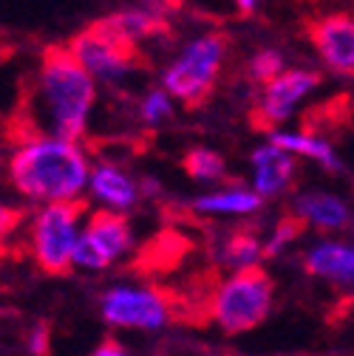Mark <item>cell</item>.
I'll return each instance as SVG.
<instances>
[{
	"label": "cell",
	"mask_w": 354,
	"mask_h": 356,
	"mask_svg": "<svg viewBox=\"0 0 354 356\" xmlns=\"http://www.w3.org/2000/svg\"><path fill=\"white\" fill-rule=\"evenodd\" d=\"M91 159L79 139L31 130L23 136L6 161L9 184L29 204L85 201V184Z\"/></svg>",
	"instance_id": "6da1fadb"
},
{
	"label": "cell",
	"mask_w": 354,
	"mask_h": 356,
	"mask_svg": "<svg viewBox=\"0 0 354 356\" xmlns=\"http://www.w3.org/2000/svg\"><path fill=\"white\" fill-rule=\"evenodd\" d=\"M97 97V79L79 65L68 46L46 49L31 88L34 130L82 142L91 127Z\"/></svg>",
	"instance_id": "7a4b0ae2"
},
{
	"label": "cell",
	"mask_w": 354,
	"mask_h": 356,
	"mask_svg": "<svg viewBox=\"0 0 354 356\" xmlns=\"http://www.w3.org/2000/svg\"><path fill=\"white\" fill-rule=\"evenodd\" d=\"M275 302V283L263 266L236 269L210 291L207 317L227 337H241L267 323Z\"/></svg>",
	"instance_id": "3957f363"
},
{
	"label": "cell",
	"mask_w": 354,
	"mask_h": 356,
	"mask_svg": "<svg viewBox=\"0 0 354 356\" xmlns=\"http://www.w3.org/2000/svg\"><path fill=\"white\" fill-rule=\"evenodd\" d=\"M85 201H52L37 204L26 227V252L43 275L63 277L71 275V254L82 229Z\"/></svg>",
	"instance_id": "277c9868"
},
{
	"label": "cell",
	"mask_w": 354,
	"mask_h": 356,
	"mask_svg": "<svg viewBox=\"0 0 354 356\" xmlns=\"http://www.w3.org/2000/svg\"><path fill=\"white\" fill-rule=\"evenodd\" d=\"M230 46L218 31H201L190 37L162 71V88L187 108H199L221 79Z\"/></svg>",
	"instance_id": "5b68a950"
},
{
	"label": "cell",
	"mask_w": 354,
	"mask_h": 356,
	"mask_svg": "<svg viewBox=\"0 0 354 356\" xmlns=\"http://www.w3.org/2000/svg\"><path fill=\"white\" fill-rule=\"evenodd\" d=\"M100 317L108 328L116 331L159 334L173 323L176 308L173 300L156 286L116 283L100 297Z\"/></svg>",
	"instance_id": "8992f818"
},
{
	"label": "cell",
	"mask_w": 354,
	"mask_h": 356,
	"mask_svg": "<svg viewBox=\"0 0 354 356\" xmlns=\"http://www.w3.org/2000/svg\"><path fill=\"white\" fill-rule=\"evenodd\" d=\"M134 227L125 212L114 209H94L85 212L82 218V229L71 254V272H91L100 275L119 260H125L134 252Z\"/></svg>",
	"instance_id": "52a82bcc"
},
{
	"label": "cell",
	"mask_w": 354,
	"mask_h": 356,
	"mask_svg": "<svg viewBox=\"0 0 354 356\" xmlns=\"http://www.w3.org/2000/svg\"><path fill=\"white\" fill-rule=\"evenodd\" d=\"M68 51L97 79V85L108 88L125 85L139 68V46L119 37L105 20H97L77 31L68 42Z\"/></svg>",
	"instance_id": "ba28073f"
},
{
	"label": "cell",
	"mask_w": 354,
	"mask_h": 356,
	"mask_svg": "<svg viewBox=\"0 0 354 356\" xmlns=\"http://www.w3.org/2000/svg\"><path fill=\"white\" fill-rule=\"evenodd\" d=\"M321 71L284 65L272 79L261 82V94L255 99V124L261 130L289 124L306 105V99L321 88Z\"/></svg>",
	"instance_id": "9c48e42d"
},
{
	"label": "cell",
	"mask_w": 354,
	"mask_h": 356,
	"mask_svg": "<svg viewBox=\"0 0 354 356\" xmlns=\"http://www.w3.org/2000/svg\"><path fill=\"white\" fill-rule=\"evenodd\" d=\"M309 40H312V49L332 74H354V20L348 12L321 15L309 26Z\"/></svg>",
	"instance_id": "30bf717a"
},
{
	"label": "cell",
	"mask_w": 354,
	"mask_h": 356,
	"mask_svg": "<svg viewBox=\"0 0 354 356\" xmlns=\"http://www.w3.org/2000/svg\"><path fill=\"white\" fill-rule=\"evenodd\" d=\"M85 198L94 201L100 209H114V212H134L142 201L139 181L130 175L119 161H97L88 170V184H85Z\"/></svg>",
	"instance_id": "8fae6325"
},
{
	"label": "cell",
	"mask_w": 354,
	"mask_h": 356,
	"mask_svg": "<svg viewBox=\"0 0 354 356\" xmlns=\"http://www.w3.org/2000/svg\"><path fill=\"white\" fill-rule=\"evenodd\" d=\"M249 187L263 198V201H275L284 198L298 178V159L292 153H286L284 147H278L275 142H263L258 147H252L249 153Z\"/></svg>",
	"instance_id": "7c38bea8"
},
{
	"label": "cell",
	"mask_w": 354,
	"mask_h": 356,
	"mask_svg": "<svg viewBox=\"0 0 354 356\" xmlns=\"http://www.w3.org/2000/svg\"><path fill=\"white\" fill-rule=\"evenodd\" d=\"M300 263L309 277H318L332 289L348 291L354 283V249L348 241H340L337 235H326L309 243Z\"/></svg>",
	"instance_id": "4fadbf2b"
},
{
	"label": "cell",
	"mask_w": 354,
	"mask_h": 356,
	"mask_svg": "<svg viewBox=\"0 0 354 356\" xmlns=\"http://www.w3.org/2000/svg\"><path fill=\"white\" fill-rule=\"evenodd\" d=\"M292 215L303 227L323 235H340L351 227V207L340 193L332 190H303L292 198Z\"/></svg>",
	"instance_id": "5bb4252c"
},
{
	"label": "cell",
	"mask_w": 354,
	"mask_h": 356,
	"mask_svg": "<svg viewBox=\"0 0 354 356\" xmlns=\"http://www.w3.org/2000/svg\"><path fill=\"white\" fill-rule=\"evenodd\" d=\"M267 136H270V142H275L278 147H284L286 153H292L295 159L312 161V164H318L321 170H326L332 175L343 172L340 153L334 150V145L323 136V133H318V130H303V127H286V124H281V127L267 130Z\"/></svg>",
	"instance_id": "9a60e30c"
},
{
	"label": "cell",
	"mask_w": 354,
	"mask_h": 356,
	"mask_svg": "<svg viewBox=\"0 0 354 356\" xmlns=\"http://www.w3.org/2000/svg\"><path fill=\"white\" fill-rule=\"evenodd\" d=\"M263 209V198L244 184H224L193 198V212L204 218H252Z\"/></svg>",
	"instance_id": "2e32d148"
},
{
	"label": "cell",
	"mask_w": 354,
	"mask_h": 356,
	"mask_svg": "<svg viewBox=\"0 0 354 356\" xmlns=\"http://www.w3.org/2000/svg\"><path fill=\"white\" fill-rule=\"evenodd\" d=\"M119 37H125L134 46H142V42L159 37L167 29V15L151 9V6H130V9H119L108 17H102Z\"/></svg>",
	"instance_id": "e0dca14e"
},
{
	"label": "cell",
	"mask_w": 354,
	"mask_h": 356,
	"mask_svg": "<svg viewBox=\"0 0 354 356\" xmlns=\"http://www.w3.org/2000/svg\"><path fill=\"white\" fill-rule=\"evenodd\" d=\"M218 263L224 269H252V266H263V246L261 235L252 229H230L218 243Z\"/></svg>",
	"instance_id": "ac0fdd59"
},
{
	"label": "cell",
	"mask_w": 354,
	"mask_h": 356,
	"mask_svg": "<svg viewBox=\"0 0 354 356\" xmlns=\"http://www.w3.org/2000/svg\"><path fill=\"white\" fill-rule=\"evenodd\" d=\"M182 170L196 184H221L227 178V159L213 147H190L182 159Z\"/></svg>",
	"instance_id": "d6986e66"
},
{
	"label": "cell",
	"mask_w": 354,
	"mask_h": 356,
	"mask_svg": "<svg viewBox=\"0 0 354 356\" xmlns=\"http://www.w3.org/2000/svg\"><path fill=\"white\" fill-rule=\"evenodd\" d=\"M300 232H303V224H300V220H298L292 212L284 215V218H278L275 224H272V229H270V235H267V238H261L263 260H272V257L286 254V252L298 243Z\"/></svg>",
	"instance_id": "ffe728a7"
},
{
	"label": "cell",
	"mask_w": 354,
	"mask_h": 356,
	"mask_svg": "<svg viewBox=\"0 0 354 356\" xmlns=\"http://www.w3.org/2000/svg\"><path fill=\"white\" fill-rule=\"evenodd\" d=\"M176 113V99L164 91V88H151V91L139 99V119L148 127H162L164 122H170Z\"/></svg>",
	"instance_id": "44dd1931"
},
{
	"label": "cell",
	"mask_w": 354,
	"mask_h": 356,
	"mask_svg": "<svg viewBox=\"0 0 354 356\" xmlns=\"http://www.w3.org/2000/svg\"><path fill=\"white\" fill-rule=\"evenodd\" d=\"M284 65H286V60H284V54H281L278 49H258V51L249 57V63H247V76H249L255 85H261V82L272 79Z\"/></svg>",
	"instance_id": "7402d4cb"
},
{
	"label": "cell",
	"mask_w": 354,
	"mask_h": 356,
	"mask_svg": "<svg viewBox=\"0 0 354 356\" xmlns=\"http://www.w3.org/2000/svg\"><path fill=\"white\" fill-rule=\"evenodd\" d=\"M20 227H23V212L12 204L0 201V257H6L9 249L15 246V241L20 235Z\"/></svg>",
	"instance_id": "603a6c76"
},
{
	"label": "cell",
	"mask_w": 354,
	"mask_h": 356,
	"mask_svg": "<svg viewBox=\"0 0 354 356\" xmlns=\"http://www.w3.org/2000/svg\"><path fill=\"white\" fill-rule=\"evenodd\" d=\"M26 350L34 356H43L52 350V325L49 323H34L26 337Z\"/></svg>",
	"instance_id": "cb8c5ba5"
},
{
	"label": "cell",
	"mask_w": 354,
	"mask_h": 356,
	"mask_svg": "<svg viewBox=\"0 0 354 356\" xmlns=\"http://www.w3.org/2000/svg\"><path fill=\"white\" fill-rule=\"evenodd\" d=\"M125 353H128V345H122L116 337H105V342L94 348V356H125Z\"/></svg>",
	"instance_id": "d4e9b609"
},
{
	"label": "cell",
	"mask_w": 354,
	"mask_h": 356,
	"mask_svg": "<svg viewBox=\"0 0 354 356\" xmlns=\"http://www.w3.org/2000/svg\"><path fill=\"white\" fill-rule=\"evenodd\" d=\"M233 6H236L238 15H252L261 6V0H233Z\"/></svg>",
	"instance_id": "484cf974"
}]
</instances>
